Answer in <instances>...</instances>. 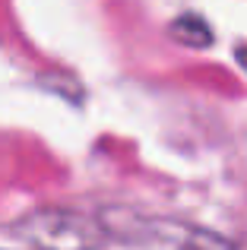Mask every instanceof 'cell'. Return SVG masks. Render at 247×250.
I'll use <instances>...</instances> for the list:
<instances>
[{"mask_svg": "<svg viewBox=\"0 0 247 250\" xmlns=\"http://www.w3.org/2000/svg\"><path fill=\"white\" fill-rule=\"evenodd\" d=\"M235 57H238V63H241V67L247 70V44H241V48L235 51Z\"/></svg>", "mask_w": 247, "mask_h": 250, "instance_id": "4", "label": "cell"}, {"mask_svg": "<svg viewBox=\"0 0 247 250\" xmlns=\"http://www.w3.org/2000/svg\"><path fill=\"white\" fill-rule=\"evenodd\" d=\"M13 234L25 241L32 250H99L111 234L102 219L82 215L76 209H35L13 225Z\"/></svg>", "mask_w": 247, "mask_h": 250, "instance_id": "2", "label": "cell"}, {"mask_svg": "<svg viewBox=\"0 0 247 250\" xmlns=\"http://www.w3.org/2000/svg\"><path fill=\"white\" fill-rule=\"evenodd\" d=\"M102 225L111 238L140 250H238L231 238L165 215H143L127 206L102 209Z\"/></svg>", "mask_w": 247, "mask_h": 250, "instance_id": "1", "label": "cell"}, {"mask_svg": "<svg viewBox=\"0 0 247 250\" xmlns=\"http://www.w3.org/2000/svg\"><path fill=\"white\" fill-rule=\"evenodd\" d=\"M171 38L181 42V44H187V48H209L216 35H212L209 22H206L203 16L187 13V16H178L171 22Z\"/></svg>", "mask_w": 247, "mask_h": 250, "instance_id": "3", "label": "cell"}]
</instances>
